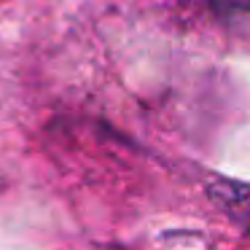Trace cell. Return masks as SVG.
<instances>
[{
    "label": "cell",
    "mask_w": 250,
    "mask_h": 250,
    "mask_svg": "<svg viewBox=\"0 0 250 250\" xmlns=\"http://www.w3.org/2000/svg\"><path fill=\"white\" fill-rule=\"evenodd\" d=\"M218 202L250 231V188L248 186H226L221 183L215 188Z\"/></svg>",
    "instance_id": "6da1fadb"
}]
</instances>
